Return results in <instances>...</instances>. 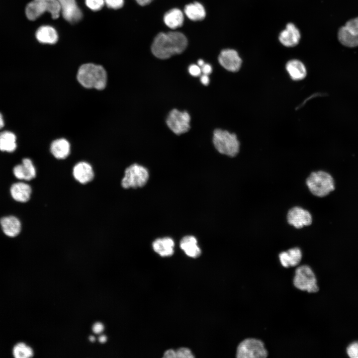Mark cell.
<instances>
[{"instance_id":"cell-1","label":"cell","mask_w":358,"mask_h":358,"mask_svg":"<svg viewBox=\"0 0 358 358\" xmlns=\"http://www.w3.org/2000/svg\"><path fill=\"white\" fill-rule=\"evenodd\" d=\"M187 45L185 35L178 31L159 33L155 38L151 50L158 58L166 59L182 53Z\"/></svg>"},{"instance_id":"cell-2","label":"cell","mask_w":358,"mask_h":358,"mask_svg":"<svg viewBox=\"0 0 358 358\" xmlns=\"http://www.w3.org/2000/svg\"><path fill=\"white\" fill-rule=\"evenodd\" d=\"M77 79L84 88L102 90L106 87L107 75L106 70L102 66L87 63L81 65L79 68Z\"/></svg>"},{"instance_id":"cell-3","label":"cell","mask_w":358,"mask_h":358,"mask_svg":"<svg viewBox=\"0 0 358 358\" xmlns=\"http://www.w3.org/2000/svg\"><path fill=\"white\" fill-rule=\"evenodd\" d=\"M310 192L315 196L322 197L335 189L333 177L324 171L312 172L306 179Z\"/></svg>"},{"instance_id":"cell-4","label":"cell","mask_w":358,"mask_h":358,"mask_svg":"<svg viewBox=\"0 0 358 358\" xmlns=\"http://www.w3.org/2000/svg\"><path fill=\"white\" fill-rule=\"evenodd\" d=\"M213 143L221 154L233 157L239 153L240 143L237 136L228 131L215 129L213 132Z\"/></svg>"},{"instance_id":"cell-5","label":"cell","mask_w":358,"mask_h":358,"mask_svg":"<svg viewBox=\"0 0 358 358\" xmlns=\"http://www.w3.org/2000/svg\"><path fill=\"white\" fill-rule=\"evenodd\" d=\"M316 276L312 268L307 265L297 267L294 271L293 284L295 288L308 293L319 291Z\"/></svg>"},{"instance_id":"cell-6","label":"cell","mask_w":358,"mask_h":358,"mask_svg":"<svg viewBox=\"0 0 358 358\" xmlns=\"http://www.w3.org/2000/svg\"><path fill=\"white\" fill-rule=\"evenodd\" d=\"M149 176L146 168L137 164H132L124 170L121 186L124 189L142 187L147 183Z\"/></svg>"},{"instance_id":"cell-7","label":"cell","mask_w":358,"mask_h":358,"mask_svg":"<svg viewBox=\"0 0 358 358\" xmlns=\"http://www.w3.org/2000/svg\"><path fill=\"white\" fill-rule=\"evenodd\" d=\"M45 11L50 12L54 19L59 16L61 7L57 0H33L29 2L25 8L28 19L34 20Z\"/></svg>"},{"instance_id":"cell-8","label":"cell","mask_w":358,"mask_h":358,"mask_svg":"<svg viewBox=\"0 0 358 358\" xmlns=\"http://www.w3.org/2000/svg\"><path fill=\"white\" fill-rule=\"evenodd\" d=\"M268 355L264 343L256 338H248L243 340L236 349L237 358H266Z\"/></svg>"},{"instance_id":"cell-9","label":"cell","mask_w":358,"mask_h":358,"mask_svg":"<svg viewBox=\"0 0 358 358\" xmlns=\"http://www.w3.org/2000/svg\"><path fill=\"white\" fill-rule=\"evenodd\" d=\"M190 117L186 111L177 109L171 110L166 120L169 128L176 134L180 135L187 132L190 129Z\"/></svg>"},{"instance_id":"cell-10","label":"cell","mask_w":358,"mask_h":358,"mask_svg":"<svg viewBox=\"0 0 358 358\" xmlns=\"http://www.w3.org/2000/svg\"><path fill=\"white\" fill-rule=\"evenodd\" d=\"M339 42L348 47L358 46V17L348 21L338 32Z\"/></svg>"},{"instance_id":"cell-11","label":"cell","mask_w":358,"mask_h":358,"mask_svg":"<svg viewBox=\"0 0 358 358\" xmlns=\"http://www.w3.org/2000/svg\"><path fill=\"white\" fill-rule=\"evenodd\" d=\"M72 174L74 179L82 185L91 182L95 176L94 171L91 165L84 161L77 163L73 166Z\"/></svg>"},{"instance_id":"cell-12","label":"cell","mask_w":358,"mask_h":358,"mask_svg":"<svg viewBox=\"0 0 358 358\" xmlns=\"http://www.w3.org/2000/svg\"><path fill=\"white\" fill-rule=\"evenodd\" d=\"M218 61L224 69L232 72L239 71L242 64V59L238 52L231 49L223 50L219 55Z\"/></svg>"},{"instance_id":"cell-13","label":"cell","mask_w":358,"mask_h":358,"mask_svg":"<svg viewBox=\"0 0 358 358\" xmlns=\"http://www.w3.org/2000/svg\"><path fill=\"white\" fill-rule=\"evenodd\" d=\"M287 219L289 224L297 229L309 226L312 221V216L309 212L299 207L290 209L288 212Z\"/></svg>"},{"instance_id":"cell-14","label":"cell","mask_w":358,"mask_h":358,"mask_svg":"<svg viewBox=\"0 0 358 358\" xmlns=\"http://www.w3.org/2000/svg\"><path fill=\"white\" fill-rule=\"evenodd\" d=\"M12 172L14 176L18 179L30 181L36 177V167L32 161L28 158L22 160L21 164L15 166Z\"/></svg>"},{"instance_id":"cell-15","label":"cell","mask_w":358,"mask_h":358,"mask_svg":"<svg viewBox=\"0 0 358 358\" xmlns=\"http://www.w3.org/2000/svg\"><path fill=\"white\" fill-rule=\"evenodd\" d=\"M64 18L71 23L76 22L82 17L81 10L75 0H57Z\"/></svg>"},{"instance_id":"cell-16","label":"cell","mask_w":358,"mask_h":358,"mask_svg":"<svg viewBox=\"0 0 358 358\" xmlns=\"http://www.w3.org/2000/svg\"><path fill=\"white\" fill-rule=\"evenodd\" d=\"M301 34L299 29L292 23H288L285 28L279 34V42L284 46L294 47L300 41Z\"/></svg>"},{"instance_id":"cell-17","label":"cell","mask_w":358,"mask_h":358,"mask_svg":"<svg viewBox=\"0 0 358 358\" xmlns=\"http://www.w3.org/2000/svg\"><path fill=\"white\" fill-rule=\"evenodd\" d=\"M0 225L3 233L9 237H15L21 230V223L16 216H3L0 219Z\"/></svg>"},{"instance_id":"cell-18","label":"cell","mask_w":358,"mask_h":358,"mask_svg":"<svg viewBox=\"0 0 358 358\" xmlns=\"http://www.w3.org/2000/svg\"><path fill=\"white\" fill-rule=\"evenodd\" d=\"M9 191L13 200L18 202L25 203L30 199L32 190L29 184L18 182L11 185Z\"/></svg>"},{"instance_id":"cell-19","label":"cell","mask_w":358,"mask_h":358,"mask_svg":"<svg viewBox=\"0 0 358 358\" xmlns=\"http://www.w3.org/2000/svg\"><path fill=\"white\" fill-rule=\"evenodd\" d=\"M278 257L283 267L285 268L295 267L300 263L302 258V253L299 248L295 247L281 252Z\"/></svg>"},{"instance_id":"cell-20","label":"cell","mask_w":358,"mask_h":358,"mask_svg":"<svg viewBox=\"0 0 358 358\" xmlns=\"http://www.w3.org/2000/svg\"><path fill=\"white\" fill-rule=\"evenodd\" d=\"M50 151L56 159H66L71 153V144L65 138H61L53 140L50 146Z\"/></svg>"},{"instance_id":"cell-21","label":"cell","mask_w":358,"mask_h":358,"mask_svg":"<svg viewBox=\"0 0 358 358\" xmlns=\"http://www.w3.org/2000/svg\"><path fill=\"white\" fill-rule=\"evenodd\" d=\"M175 243L169 237L158 238L152 243L154 251L162 257H169L174 253Z\"/></svg>"},{"instance_id":"cell-22","label":"cell","mask_w":358,"mask_h":358,"mask_svg":"<svg viewBox=\"0 0 358 358\" xmlns=\"http://www.w3.org/2000/svg\"><path fill=\"white\" fill-rule=\"evenodd\" d=\"M286 70L290 78L294 81H299L304 79L307 75L305 65L300 61L293 59L289 61L286 64Z\"/></svg>"},{"instance_id":"cell-23","label":"cell","mask_w":358,"mask_h":358,"mask_svg":"<svg viewBox=\"0 0 358 358\" xmlns=\"http://www.w3.org/2000/svg\"><path fill=\"white\" fill-rule=\"evenodd\" d=\"M180 247L189 257L196 258L201 254L196 239L192 236L184 237L180 241Z\"/></svg>"},{"instance_id":"cell-24","label":"cell","mask_w":358,"mask_h":358,"mask_svg":"<svg viewBox=\"0 0 358 358\" xmlns=\"http://www.w3.org/2000/svg\"><path fill=\"white\" fill-rule=\"evenodd\" d=\"M17 138L12 132L5 130L0 132V151L12 153L17 148Z\"/></svg>"},{"instance_id":"cell-25","label":"cell","mask_w":358,"mask_h":358,"mask_svg":"<svg viewBox=\"0 0 358 358\" xmlns=\"http://www.w3.org/2000/svg\"><path fill=\"white\" fill-rule=\"evenodd\" d=\"M36 37L40 43L53 44L57 41L58 36L56 30L53 27L45 25L37 29Z\"/></svg>"},{"instance_id":"cell-26","label":"cell","mask_w":358,"mask_h":358,"mask_svg":"<svg viewBox=\"0 0 358 358\" xmlns=\"http://www.w3.org/2000/svg\"><path fill=\"white\" fill-rule=\"evenodd\" d=\"M166 25L171 29H176L182 26L183 15L178 8H173L166 13L164 17Z\"/></svg>"},{"instance_id":"cell-27","label":"cell","mask_w":358,"mask_h":358,"mask_svg":"<svg viewBox=\"0 0 358 358\" xmlns=\"http://www.w3.org/2000/svg\"><path fill=\"white\" fill-rule=\"evenodd\" d=\"M184 11L187 17L193 21L203 20L206 15L203 6L198 2L186 5Z\"/></svg>"},{"instance_id":"cell-28","label":"cell","mask_w":358,"mask_h":358,"mask_svg":"<svg viewBox=\"0 0 358 358\" xmlns=\"http://www.w3.org/2000/svg\"><path fill=\"white\" fill-rule=\"evenodd\" d=\"M12 354L16 358H28L33 356V352L31 348L24 343H19L13 348Z\"/></svg>"},{"instance_id":"cell-29","label":"cell","mask_w":358,"mask_h":358,"mask_svg":"<svg viewBox=\"0 0 358 358\" xmlns=\"http://www.w3.org/2000/svg\"><path fill=\"white\" fill-rule=\"evenodd\" d=\"M346 353L351 358H358V341H354L348 345Z\"/></svg>"},{"instance_id":"cell-30","label":"cell","mask_w":358,"mask_h":358,"mask_svg":"<svg viewBox=\"0 0 358 358\" xmlns=\"http://www.w3.org/2000/svg\"><path fill=\"white\" fill-rule=\"evenodd\" d=\"M86 4L93 11L100 10L104 3V0H85Z\"/></svg>"},{"instance_id":"cell-31","label":"cell","mask_w":358,"mask_h":358,"mask_svg":"<svg viewBox=\"0 0 358 358\" xmlns=\"http://www.w3.org/2000/svg\"><path fill=\"white\" fill-rule=\"evenodd\" d=\"M176 352L177 358H192L194 357L191 351L187 348H180Z\"/></svg>"},{"instance_id":"cell-32","label":"cell","mask_w":358,"mask_h":358,"mask_svg":"<svg viewBox=\"0 0 358 358\" xmlns=\"http://www.w3.org/2000/svg\"><path fill=\"white\" fill-rule=\"evenodd\" d=\"M104 2L108 7L113 9L121 8L124 3L123 0H104Z\"/></svg>"},{"instance_id":"cell-33","label":"cell","mask_w":358,"mask_h":358,"mask_svg":"<svg viewBox=\"0 0 358 358\" xmlns=\"http://www.w3.org/2000/svg\"><path fill=\"white\" fill-rule=\"evenodd\" d=\"M188 72L191 76L198 77L200 75L201 70L198 65L192 64L188 67Z\"/></svg>"},{"instance_id":"cell-34","label":"cell","mask_w":358,"mask_h":358,"mask_svg":"<svg viewBox=\"0 0 358 358\" xmlns=\"http://www.w3.org/2000/svg\"><path fill=\"white\" fill-rule=\"evenodd\" d=\"M93 332L95 334H100L104 330V326L100 322L95 323L92 328Z\"/></svg>"},{"instance_id":"cell-35","label":"cell","mask_w":358,"mask_h":358,"mask_svg":"<svg viewBox=\"0 0 358 358\" xmlns=\"http://www.w3.org/2000/svg\"><path fill=\"white\" fill-rule=\"evenodd\" d=\"M201 72L203 74L208 75L211 73L212 69V67L209 64H204L201 67Z\"/></svg>"},{"instance_id":"cell-36","label":"cell","mask_w":358,"mask_h":358,"mask_svg":"<svg viewBox=\"0 0 358 358\" xmlns=\"http://www.w3.org/2000/svg\"><path fill=\"white\" fill-rule=\"evenodd\" d=\"M163 357L166 358H177L176 352L173 349L168 350L165 352Z\"/></svg>"},{"instance_id":"cell-37","label":"cell","mask_w":358,"mask_h":358,"mask_svg":"<svg viewBox=\"0 0 358 358\" xmlns=\"http://www.w3.org/2000/svg\"><path fill=\"white\" fill-rule=\"evenodd\" d=\"M208 76V75L203 74L200 77L201 83L205 86H207L209 83V78Z\"/></svg>"},{"instance_id":"cell-38","label":"cell","mask_w":358,"mask_h":358,"mask_svg":"<svg viewBox=\"0 0 358 358\" xmlns=\"http://www.w3.org/2000/svg\"><path fill=\"white\" fill-rule=\"evenodd\" d=\"M140 5L144 6L149 4L153 0H135Z\"/></svg>"},{"instance_id":"cell-39","label":"cell","mask_w":358,"mask_h":358,"mask_svg":"<svg viewBox=\"0 0 358 358\" xmlns=\"http://www.w3.org/2000/svg\"><path fill=\"white\" fill-rule=\"evenodd\" d=\"M4 126V121L2 114L0 112V129Z\"/></svg>"},{"instance_id":"cell-40","label":"cell","mask_w":358,"mask_h":358,"mask_svg":"<svg viewBox=\"0 0 358 358\" xmlns=\"http://www.w3.org/2000/svg\"><path fill=\"white\" fill-rule=\"evenodd\" d=\"M98 340L100 343H105L107 340V337L105 335H101L98 339Z\"/></svg>"},{"instance_id":"cell-41","label":"cell","mask_w":358,"mask_h":358,"mask_svg":"<svg viewBox=\"0 0 358 358\" xmlns=\"http://www.w3.org/2000/svg\"><path fill=\"white\" fill-rule=\"evenodd\" d=\"M204 64H205V63H204V61H203V60H202V59H199V60L197 61V64H198V65L199 66L201 67Z\"/></svg>"},{"instance_id":"cell-42","label":"cell","mask_w":358,"mask_h":358,"mask_svg":"<svg viewBox=\"0 0 358 358\" xmlns=\"http://www.w3.org/2000/svg\"><path fill=\"white\" fill-rule=\"evenodd\" d=\"M89 340H90V341H91V342H94V341H95V338H94V337H93V336H90L89 337Z\"/></svg>"}]
</instances>
